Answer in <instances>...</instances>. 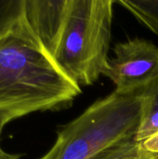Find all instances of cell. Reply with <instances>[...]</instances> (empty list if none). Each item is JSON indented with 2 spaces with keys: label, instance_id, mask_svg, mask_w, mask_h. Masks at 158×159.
Instances as JSON below:
<instances>
[{
  "label": "cell",
  "instance_id": "1",
  "mask_svg": "<svg viewBox=\"0 0 158 159\" xmlns=\"http://www.w3.org/2000/svg\"><path fill=\"white\" fill-rule=\"evenodd\" d=\"M115 0H23L22 17L61 71L80 88L109 64Z\"/></svg>",
  "mask_w": 158,
  "mask_h": 159
},
{
  "label": "cell",
  "instance_id": "2",
  "mask_svg": "<svg viewBox=\"0 0 158 159\" xmlns=\"http://www.w3.org/2000/svg\"><path fill=\"white\" fill-rule=\"evenodd\" d=\"M81 92L47 54L22 15L0 37V111L13 120L68 108Z\"/></svg>",
  "mask_w": 158,
  "mask_h": 159
},
{
  "label": "cell",
  "instance_id": "3",
  "mask_svg": "<svg viewBox=\"0 0 158 159\" xmlns=\"http://www.w3.org/2000/svg\"><path fill=\"white\" fill-rule=\"evenodd\" d=\"M143 111V89L114 91L60 129L54 145L39 159H90L118 142L134 138Z\"/></svg>",
  "mask_w": 158,
  "mask_h": 159
},
{
  "label": "cell",
  "instance_id": "4",
  "mask_svg": "<svg viewBox=\"0 0 158 159\" xmlns=\"http://www.w3.org/2000/svg\"><path fill=\"white\" fill-rule=\"evenodd\" d=\"M104 73L115 91L130 93L146 89L158 79V47L142 38L117 43Z\"/></svg>",
  "mask_w": 158,
  "mask_h": 159
},
{
  "label": "cell",
  "instance_id": "5",
  "mask_svg": "<svg viewBox=\"0 0 158 159\" xmlns=\"http://www.w3.org/2000/svg\"><path fill=\"white\" fill-rule=\"evenodd\" d=\"M90 159H158V154L143 149L131 138L103 149Z\"/></svg>",
  "mask_w": 158,
  "mask_h": 159
},
{
  "label": "cell",
  "instance_id": "6",
  "mask_svg": "<svg viewBox=\"0 0 158 159\" xmlns=\"http://www.w3.org/2000/svg\"><path fill=\"white\" fill-rule=\"evenodd\" d=\"M158 36V0H115Z\"/></svg>",
  "mask_w": 158,
  "mask_h": 159
},
{
  "label": "cell",
  "instance_id": "7",
  "mask_svg": "<svg viewBox=\"0 0 158 159\" xmlns=\"http://www.w3.org/2000/svg\"><path fill=\"white\" fill-rule=\"evenodd\" d=\"M134 139L143 149L158 154V108L143 111Z\"/></svg>",
  "mask_w": 158,
  "mask_h": 159
},
{
  "label": "cell",
  "instance_id": "8",
  "mask_svg": "<svg viewBox=\"0 0 158 159\" xmlns=\"http://www.w3.org/2000/svg\"><path fill=\"white\" fill-rule=\"evenodd\" d=\"M23 0H0V37L21 17Z\"/></svg>",
  "mask_w": 158,
  "mask_h": 159
},
{
  "label": "cell",
  "instance_id": "9",
  "mask_svg": "<svg viewBox=\"0 0 158 159\" xmlns=\"http://www.w3.org/2000/svg\"><path fill=\"white\" fill-rule=\"evenodd\" d=\"M144 110L158 108V79L143 89Z\"/></svg>",
  "mask_w": 158,
  "mask_h": 159
},
{
  "label": "cell",
  "instance_id": "10",
  "mask_svg": "<svg viewBox=\"0 0 158 159\" xmlns=\"http://www.w3.org/2000/svg\"><path fill=\"white\" fill-rule=\"evenodd\" d=\"M11 120H13V119L9 115L0 111V139H1V133H2L4 127L6 126L7 123H8ZM15 157H16V155H11V154L5 152L2 149L1 144H0V159H13Z\"/></svg>",
  "mask_w": 158,
  "mask_h": 159
},
{
  "label": "cell",
  "instance_id": "11",
  "mask_svg": "<svg viewBox=\"0 0 158 159\" xmlns=\"http://www.w3.org/2000/svg\"><path fill=\"white\" fill-rule=\"evenodd\" d=\"M13 159H20V157L19 156H16V157H15Z\"/></svg>",
  "mask_w": 158,
  "mask_h": 159
}]
</instances>
